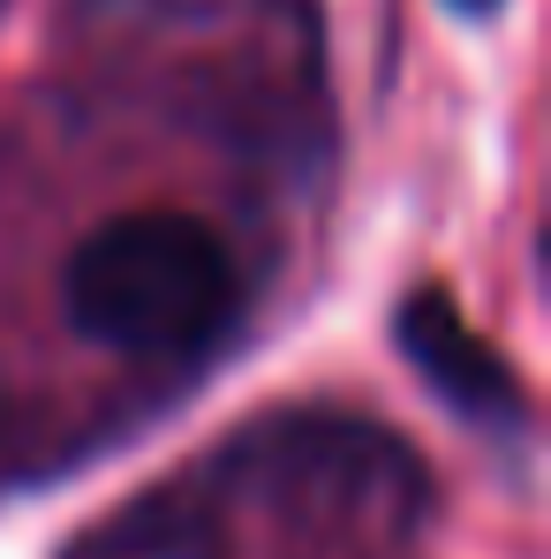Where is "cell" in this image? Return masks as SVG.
Segmentation results:
<instances>
[{
  "label": "cell",
  "mask_w": 551,
  "mask_h": 559,
  "mask_svg": "<svg viewBox=\"0 0 551 559\" xmlns=\"http://www.w3.org/2000/svg\"><path fill=\"white\" fill-rule=\"evenodd\" d=\"M61 310L113 356H182L235 318V258L189 212H121L69 250Z\"/></svg>",
  "instance_id": "cell-1"
},
{
  "label": "cell",
  "mask_w": 551,
  "mask_h": 559,
  "mask_svg": "<svg viewBox=\"0 0 551 559\" xmlns=\"http://www.w3.org/2000/svg\"><path fill=\"white\" fill-rule=\"evenodd\" d=\"M393 341H400V356L416 364V378H423L454 416L491 424V431H514V424L529 416V393H522L514 364H506L483 333H468V318H460L439 287H423V295L400 302Z\"/></svg>",
  "instance_id": "cell-2"
},
{
  "label": "cell",
  "mask_w": 551,
  "mask_h": 559,
  "mask_svg": "<svg viewBox=\"0 0 551 559\" xmlns=\"http://www.w3.org/2000/svg\"><path fill=\"white\" fill-rule=\"evenodd\" d=\"M460 15H491V8H499V0H454Z\"/></svg>",
  "instance_id": "cell-3"
},
{
  "label": "cell",
  "mask_w": 551,
  "mask_h": 559,
  "mask_svg": "<svg viewBox=\"0 0 551 559\" xmlns=\"http://www.w3.org/2000/svg\"><path fill=\"white\" fill-rule=\"evenodd\" d=\"M0 8H8V0H0Z\"/></svg>",
  "instance_id": "cell-4"
}]
</instances>
